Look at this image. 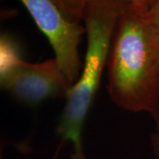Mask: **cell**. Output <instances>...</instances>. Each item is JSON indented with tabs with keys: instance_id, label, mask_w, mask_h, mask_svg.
<instances>
[{
	"instance_id": "cell-1",
	"label": "cell",
	"mask_w": 159,
	"mask_h": 159,
	"mask_svg": "<svg viewBox=\"0 0 159 159\" xmlns=\"http://www.w3.org/2000/svg\"><path fill=\"white\" fill-rule=\"evenodd\" d=\"M148 6L128 2L115 28L107 60L111 100L129 112L151 114L159 105V34Z\"/></svg>"
},
{
	"instance_id": "cell-2",
	"label": "cell",
	"mask_w": 159,
	"mask_h": 159,
	"mask_svg": "<svg viewBox=\"0 0 159 159\" xmlns=\"http://www.w3.org/2000/svg\"><path fill=\"white\" fill-rule=\"evenodd\" d=\"M125 0H90L83 12L87 35V49L79 79L70 88L66 102L57 125L60 144H72L71 159H87L82 142L86 119L96 99L107 60L115 28Z\"/></svg>"
},
{
	"instance_id": "cell-3",
	"label": "cell",
	"mask_w": 159,
	"mask_h": 159,
	"mask_svg": "<svg viewBox=\"0 0 159 159\" xmlns=\"http://www.w3.org/2000/svg\"><path fill=\"white\" fill-rule=\"evenodd\" d=\"M0 85L17 101L29 106L51 98L66 97L72 87L55 57L36 64L27 62L6 34L1 36Z\"/></svg>"
},
{
	"instance_id": "cell-4",
	"label": "cell",
	"mask_w": 159,
	"mask_h": 159,
	"mask_svg": "<svg viewBox=\"0 0 159 159\" xmlns=\"http://www.w3.org/2000/svg\"><path fill=\"white\" fill-rule=\"evenodd\" d=\"M39 29L44 34L63 73L73 86L79 79L81 62L79 45L86 29L63 13L53 0H20Z\"/></svg>"
},
{
	"instance_id": "cell-5",
	"label": "cell",
	"mask_w": 159,
	"mask_h": 159,
	"mask_svg": "<svg viewBox=\"0 0 159 159\" xmlns=\"http://www.w3.org/2000/svg\"><path fill=\"white\" fill-rule=\"evenodd\" d=\"M66 17L74 22L81 23L86 6L90 0H53ZM149 7L154 0H125Z\"/></svg>"
},
{
	"instance_id": "cell-6",
	"label": "cell",
	"mask_w": 159,
	"mask_h": 159,
	"mask_svg": "<svg viewBox=\"0 0 159 159\" xmlns=\"http://www.w3.org/2000/svg\"><path fill=\"white\" fill-rule=\"evenodd\" d=\"M150 115L155 123V128L150 135V146L154 159H159V105Z\"/></svg>"
},
{
	"instance_id": "cell-7",
	"label": "cell",
	"mask_w": 159,
	"mask_h": 159,
	"mask_svg": "<svg viewBox=\"0 0 159 159\" xmlns=\"http://www.w3.org/2000/svg\"><path fill=\"white\" fill-rule=\"evenodd\" d=\"M146 16L152 28L159 34V0H154L147 9Z\"/></svg>"
}]
</instances>
